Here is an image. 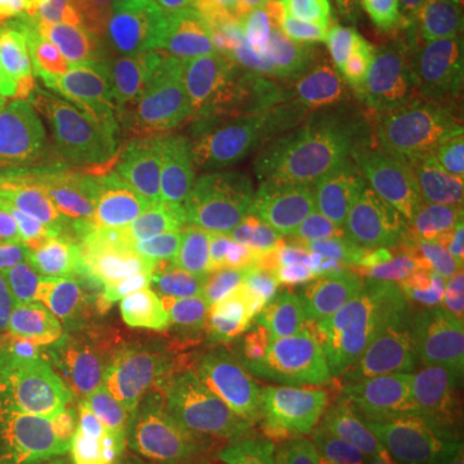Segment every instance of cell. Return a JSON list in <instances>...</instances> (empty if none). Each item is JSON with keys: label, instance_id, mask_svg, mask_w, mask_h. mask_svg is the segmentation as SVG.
<instances>
[{"label": "cell", "instance_id": "6da1fadb", "mask_svg": "<svg viewBox=\"0 0 464 464\" xmlns=\"http://www.w3.org/2000/svg\"><path fill=\"white\" fill-rule=\"evenodd\" d=\"M91 232L116 304L152 331L209 333L235 317V258L204 248L142 204L75 179L60 191Z\"/></svg>", "mask_w": 464, "mask_h": 464}, {"label": "cell", "instance_id": "7a4b0ae2", "mask_svg": "<svg viewBox=\"0 0 464 464\" xmlns=\"http://www.w3.org/2000/svg\"><path fill=\"white\" fill-rule=\"evenodd\" d=\"M323 106L279 199L243 232L274 279L315 274L353 256L382 232L366 170V121Z\"/></svg>", "mask_w": 464, "mask_h": 464}, {"label": "cell", "instance_id": "3957f363", "mask_svg": "<svg viewBox=\"0 0 464 464\" xmlns=\"http://www.w3.org/2000/svg\"><path fill=\"white\" fill-rule=\"evenodd\" d=\"M364 152L380 237H441L464 194L462 116L429 106L366 121Z\"/></svg>", "mask_w": 464, "mask_h": 464}, {"label": "cell", "instance_id": "277c9868", "mask_svg": "<svg viewBox=\"0 0 464 464\" xmlns=\"http://www.w3.org/2000/svg\"><path fill=\"white\" fill-rule=\"evenodd\" d=\"M207 121L142 132L132 148L85 158V166L186 237L237 261L230 201Z\"/></svg>", "mask_w": 464, "mask_h": 464}, {"label": "cell", "instance_id": "5b68a950", "mask_svg": "<svg viewBox=\"0 0 464 464\" xmlns=\"http://www.w3.org/2000/svg\"><path fill=\"white\" fill-rule=\"evenodd\" d=\"M333 26L307 0L235 3L212 52L217 91L243 111L320 101Z\"/></svg>", "mask_w": 464, "mask_h": 464}, {"label": "cell", "instance_id": "8992f818", "mask_svg": "<svg viewBox=\"0 0 464 464\" xmlns=\"http://www.w3.org/2000/svg\"><path fill=\"white\" fill-rule=\"evenodd\" d=\"M91 258L60 204L26 199L0 219V333L44 335L88 304Z\"/></svg>", "mask_w": 464, "mask_h": 464}, {"label": "cell", "instance_id": "52a82bcc", "mask_svg": "<svg viewBox=\"0 0 464 464\" xmlns=\"http://www.w3.org/2000/svg\"><path fill=\"white\" fill-rule=\"evenodd\" d=\"M67 341L101 402L140 444L145 459L183 449L194 351L160 346L121 331Z\"/></svg>", "mask_w": 464, "mask_h": 464}, {"label": "cell", "instance_id": "ba28073f", "mask_svg": "<svg viewBox=\"0 0 464 464\" xmlns=\"http://www.w3.org/2000/svg\"><path fill=\"white\" fill-rule=\"evenodd\" d=\"M374 447L415 464L464 462V343L408 348L366 402Z\"/></svg>", "mask_w": 464, "mask_h": 464}, {"label": "cell", "instance_id": "9c48e42d", "mask_svg": "<svg viewBox=\"0 0 464 464\" xmlns=\"http://www.w3.org/2000/svg\"><path fill=\"white\" fill-rule=\"evenodd\" d=\"M0 395L78 441L101 464H132L140 449L101 402L67 338L32 335L3 343Z\"/></svg>", "mask_w": 464, "mask_h": 464}, {"label": "cell", "instance_id": "30bf717a", "mask_svg": "<svg viewBox=\"0 0 464 464\" xmlns=\"http://www.w3.org/2000/svg\"><path fill=\"white\" fill-rule=\"evenodd\" d=\"M258 366L232 346L191 356L186 457H250L299 413Z\"/></svg>", "mask_w": 464, "mask_h": 464}, {"label": "cell", "instance_id": "8fae6325", "mask_svg": "<svg viewBox=\"0 0 464 464\" xmlns=\"http://www.w3.org/2000/svg\"><path fill=\"white\" fill-rule=\"evenodd\" d=\"M325 274L271 279L232 323V346L299 408L320 400Z\"/></svg>", "mask_w": 464, "mask_h": 464}, {"label": "cell", "instance_id": "7c38bea8", "mask_svg": "<svg viewBox=\"0 0 464 464\" xmlns=\"http://www.w3.org/2000/svg\"><path fill=\"white\" fill-rule=\"evenodd\" d=\"M323 109V101H302L207 121L225 179L235 235L256 225L279 199Z\"/></svg>", "mask_w": 464, "mask_h": 464}, {"label": "cell", "instance_id": "4fadbf2b", "mask_svg": "<svg viewBox=\"0 0 464 464\" xmlns=\"http://www.w3.org/2000/svg\"><path fill=\"white\" fill-rule=\"evenodd\" d=\"M320 101L364 121L433 106L415 47L384 14L333 26Z\"/></svg>", "mask_w": 464, "mask_h": 464}, {"label": "cell", "instance_id": "5bb4252c", "mask_svg": "<svg viewBox=\"0 0 464 464\" xmlns=\"http://www.w3.org/2000/svg\"><path fill=\"white\" fill-rule=\"evenodd\" d=\"M390 366V328L382 284L366 271L325 274L320 400L366 408Z\"/></svg>", "mask_w": 464, "mask_h": 464}, {"label": "cell", "instance_id": "9a60e30c", "mask_svg": "<svg viewBox=\"0 0 464 464\" xmlns=\"http://www.w3.org/2000/svg\"><path fill=\"white\" fill-rule=\"evenodd\" d=\"M382 307L402 341H436L464 331V235L387 243Z\"/></svg>", "mask_w": 464, "mask_h": 464}, {"label": "cell", "instance_id": "2e32d148", "mask_svg": "<svg viewBox=\"0 0 464 464\" xmlns=\"http://www.w3.org/2000/svg\"><path fill=\"white\" fill-rule=\"evenodd\" d=\"M70 50L83 72L114 93L140 132L201 124L209 119V101L199 72L176 63L168 52L132 47Z\"/></svg>", "mask_w": 464, "mask_h": 464}, {"label": "cell", "instance_id": "e0dca14e", "mask_svg": "<svg viewBox=\"0 0 464 464\" xmlns=\"http://www.w3.org/2000/svg\"><path fill=\"white\" fill-rule=\"evenodd\" d=\"M0 127L32 166L29 199H52L70 181L65 132L50 70L32 39L0 50Z\"/></svg>", "mask_w": 464, "mask_h": 464}, {"label": "cell", "instance_id": "ac0fdd59", "mask_svg": "<svg viewBox=\"0 0 464 464\" xmlns=\"http://www.w3.org/2000/svg\"><path fill=\"white\" fill-rule=\"evenodd\" d=\"M32 42L50 70L67 148L75 150L83 160L132 148L142 132L114 93L81 70L65 42L50 26L34 34Z\"/></svg>", "mask_w": 464, "mask_h": 464}, {"label": "cell", "instance_id": "d6986e66", "mask_svg": "<svg viewBox=\"0 0 464 464\" xmlns=\"http://www.w3.org/2000/svg\"><path fill=\"white\" fill-rule=\"evenodd\" d=\"M374 447L366 408H341L317 400L284 423L253 464H341L359 462Z\"/></svg>", "mask_w": 464, "mask_h": 464}, {"label": "cell", "instance_id": "ffe728a7", "mask_svg": "<svg viewBox=\"0 0 464 464\" xmlns=\"http://www.w3.org/2000/svg\"><path fill=\"white\" fill-rule=\"evenodd\" d=\"M50 29L70 47L163 50L145 0H57Z\"/></svg>", "mask_w": 464, "mask_h": 464}, {"label": "cell", "instance_id": "44dd1931", "mask_svg": "<svg viewBox=\"0 0 464 464\" xmlns=\"http://www.w3.org/2000/svg\"><path fill=\"white\" fill-rule=\"evenodd\" d=\"M232 5L235 0H145L150 18L163 39V52L199 75L209 70Z\"/></svg>", "mask_w": 464, "mask_h": 464}, {"label": "cell", "instance_id": "7402d4cb", "mask_svg": "<svg viewBox=\"0 0 464 464\" xmlns=\"http://www.w3.org/2000/svg\"><path fill=\"white\" fill-rule=\"evenodd\" d=\"M0 415L8 418L11 423H16L18 429L29 436L39 464H101L78 441L52 431L50 426H44L42 420H36L32 413H26L14 400L3 398V395H0Z\"/></svg>", "mask_w": 464, "mask_h": 464}, {"label": "cell", "instance_id": "603a6c76", "mask_svg": "<svg viewBox=\"0 0 464 464\" xmlns=\"http://www.w3.org/2000/svg\"><path fill=\"white\" fill-rule=\"evenodd\" d=\"M57 0H0V50L47 29Z\"/></svg>", "mask_w": 464, "mask_h": 464}, {"label": "cell", "instance_id": "cb8c5ba5", "mask_svg": "<svg viewBox=\"0 0 464 464\" xmlns=\"http://www.w3.org/2000/svg\"><path fill=\"white\" fill-rule=\"evenodd\" d=\"M317 16L328 21L331 26H343L353 21L382 16L387 8V0H307Z\"/></svg>", "mask_w": 464, "mask_h": 464}, {"label": "cell", "instance_id": "d4e9b609", "mask_svg": "<svg viewBox=\"0 0 464 464\" xmlns=\"http://www.w3.org/2000/svg\"><path fill=\"white\" fill-rule=\"evenodd\" d=\"M34 186V170L32 166L18 155L14 145L8 142V137L0 127V191L5 194H24L29 197Z\"/></svg>", "mask_w": 464, "mask_h": 464}, {"label": "cell", "instance_id": "484cf974", "mask_svg": "<svg viewBox=\"0 0 464 464\" xmlns=\"http://www.w3.org/2000/svg\"><path fill=\"white\" fill-rule=\"evenodd\" d=\"M0 464H39L29 436L0 415Z\"/></svg>", "mask_w": 464, "mask_h": 464}, {"label": "cell", "instance_id": "4316f807", "mask_svg": "<svg viewBox=\"0 0 464 464\" xmlns=\"http://www.w3.org/2000/svg\"><path fill=\"white\" fill-rule=\"evenodd\" d=\"M364 464H415L408 462V459H402L398 454H390V451H380V454H374L372 459H366Z\"/></svg>", "mask_w": 464, "mask_h": 464}, {"label": "cell", "instance_id": "83f0119b", "mask_svg": "<svg viewBox=\"0 0 464 464\" xmlns=\"http://www.w3.org/2000/svg\"><path fill=\"white\" fill-rule=\"evenodd\" d=\"M235 3H246V5H286L295 0H235Z\"/></svg>", "mask_w": 464, "mask_h": 464}, {"label": "cell", "instance_id": "f1b7e54d", "mask_svg": "<svg viewBox=\"0 0 464 464\" xmlns=\"http://www.w3.org/2000/svg\"><path fill=\"white\" fill-rule=\"evenodd\" d=\"M8 209H11V194L0 191V219L8 215Z\"/></svg>", "mask_w": 464, "mask_h": 464}, {"label": "cell", "instance_id": "f546056e", "mask_svg": "<svg viewBox=\"0 0 464 464\" xmlns=\"http://www.w3.org/2000/svg\"><path fill=\"white\" fill-rule=\"evenodd\" d=\"M341 464H364V462H362V459H359V462H341Z\"/></svg>", "mask_w": 464, "mask_h": 464}, {"label": "cell", "instance_id": "4dcf8cb0", "mask_svg": "<svg viewBox=\"0 0 464 464\" xmlns=\"http://www.w3.org/2000/svg\"><path fill=\"white\" fill-rule=\"evenodd\" d=\"M459 464H464V462H459Z\"/></svg>", "mask_w": 464, "mask_h": 464}]
</instances>
